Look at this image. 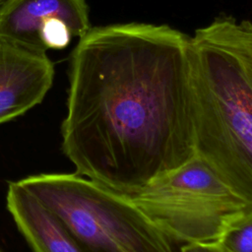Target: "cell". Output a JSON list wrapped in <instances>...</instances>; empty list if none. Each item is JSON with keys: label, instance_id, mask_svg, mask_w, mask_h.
<instances>
[{"label": "cell", "instance_id": "obj_9", "mask_svg": "<svg viewBox=\"0 0 252 252\" xmlns=\"http://www.w3.org/2000/svg\"><path fill=\"white\" fill-rule=\"evenodd\" d=\"M179 252H225L219 241L185 243Z\"/></svg>", "mask_w": 252, "mask_h": 252}, {"label": "cell", "instance_id": "obj_3", "mask_svg": "<svg viewBox=\"0 0 252 252\" xmlns=\"http://www.w3.org/2000/svg\"><path fill=\"white\" fill-rule=\"evenodd\" d=\"M50 210L83 252H178L124 194L77 173L17 181Z\"/></svg>", "mask_w": 252, "mask_h": 252}, {"label": "cell", "instance_id": "obj_8", "mask_svg": "<svg viewBox=\"0 0 252 252\" xmlns=\"http://www.w3.org/2000/svg\"><path fill=\"white\" fill-rule=\"evenodd\" d=\"M219 242L226 252H252V217L231 225Z\"/></svg>", "mask_w": 252, "mask_h": 252}, {"label": "cell", "instance_id": "obj_12", "mask_svg": "<svg viewBox=\"0 0 252 252\" xmlns=\"http://www.w3.org/2000/svg\"><path fill=\"white\" fill-rule=\"evenodd\" d=\"M0 1H1V0H0Z\"/></svg>", "mask_w": 252, "mask_h": 252}, {"label": "cell", "instance_id": "obj_6", "mask_svg": "<svg viewBox=\"0 0 252 252\" xmlns=\"http://www.w3.org/2000/svg\"><path fill=\"white\" fill-rule=\"evenodd\" d=\"M52 19L67 22L79 38L92 28L86 0H1L0 38L45 51L39 31Z\"/></svg>", "mask_w": 252, "mask_h": 252}, {"label": "cell", "instance_id": "obj_1", "mask_svg": "<svg viewBox=\"0 0 252 252\" xmlns=\"http://www.w3.org/2000/svg\"><path fill=\"white\" fill-rule=\"evenodd\" d=\"M68 79L61 146L75 173L130 194L196 155L186 33L147 23L91 28Z\"/></svg>", "mask_w": 252, "mask_h": 252}, {"label": "cell", "instance_id": "obj_5", "mask_svg": "<svg viewBox=\"0 0 252 252\" xmlns=\"http://www.w3.org/2000/svg\"><path fill=\"white\" fill-rule=\"evenodd\" d=\"M45 51L0 38V124L39 104L54 79Z\"/></svg>", "mask_w": 252, "mask_h": 252}, {"label": "cell", "instance_id": "obj_2", "mask_svg": "<svg viewBox=\"0 0 252 252\" xmlns=\"http://www.w3.org/2000/svg\"><path fill=\"white\" fill-rule=\"evenodd\" d=\"M189 52L196 155L252 200V24L219 16Z\"/></svg>", "mask_w": 252, "mask_h": 252}, {"label": "cell", "instance_id": "obj_7", "mask_svg": "<svg viewBox=\"0 0 252 252\" xmlns=\"http://www.w3.org/2000/svg\"><path fill=\"white\" fill-rule=\"evenodd\" d=\"M6 206L32 252H83L59 219L17 181L8 185Z\"/></svg>", "mask_w": 252, "mask_h": 252}, {"label": "cell", "instance_id": "obj_11", "mask_svg": "<svg viewBox=\"0 0 252 252\" xmlns=\"http://www.w3.org/2000/svg\"><path fill=\"white\" fill-rule=\"evenodd\" d=\"M224 251H225V250H224ZM225 252H226V251H225Z\"/></svg>", "mask_w": 252, "mask_h": 252}, {"label": "cell", "instance_id": "obj_4", "mask_svg": "<svg viewBox=\"0 0 252 252\" xmlns=\"http://www.w3.org/2000/svg\"><path fill=\"white\" fill-rule=\"evenodd\" d=\"M124 195L173 243L219 241L231 225L252 217V200L197 155Z\"/></svg>", "mask_w": 252, "mask_h": 252}, {"label": "cell", "instance_id": "obj_10", "mask_svg": "<svg viewBox=\"0 0 252 252\" xmlns=\"http://www.w3.org/2000/svg\"><path fill=\"white\" fill-rule=\"evenodd\" d=\"M0 252H2V251H1V250H0Z\"/></svg>", "mask_w": 252, "mask_h": 252}]
</instances>
